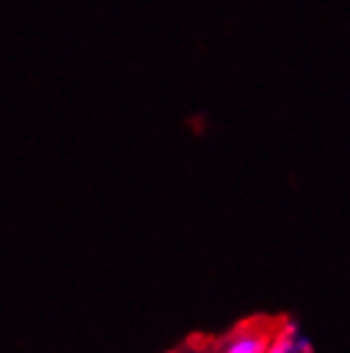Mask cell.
<instances>
[{
  "mask_svg": "<svg viewBox=\"0 0 350 353\" xmlns=\"http://www.w3.org/2000/svg\"><path fill=\"white\" fill-rule=\"evenodd\" d=\"M271 327L263 323H245L223 338L218 353H266L271 343Z\"/></svg>",
  "mask_w": 350,
  "mask_h": 353,
  "instance_id": "cell-1",
  "label": "cell"
},
{
  "mask_svg": "<svg viewBox=\"0 0 350 353\" xmlns=\"http://www.w3.org/2000/svg\"><path fill=\"white\" fill-rule=\"evenodd\" d=\"M309 338L302 333V327L294 323H284L271 333V343L266 348V353H309Z\"/></svg>",
  "mask_w": 350,
  "mask_h": 353,
  "instance_id": "cell-2",
  "label": "cell"
}]
</instances>
